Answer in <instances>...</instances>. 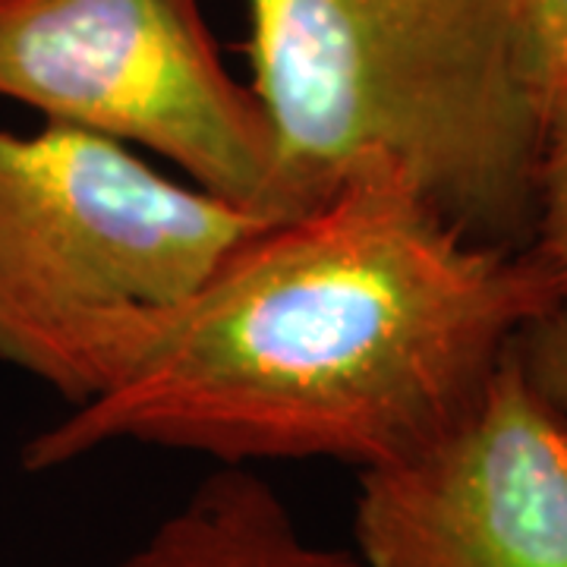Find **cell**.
Instances as JSON below:
<instances>
[{
  "label": "cell",
  "mask_w": 567,
  "mask_h": 567,
  "mask_svg": "<svg viewBox=\"0 0 567 567\" xmlns=\"http://www.w3.org/2000/svg\"><path fill=\"white\" fill-rule=\"evenodd\" d=\"M558 297L533 249L466 237L372 158L244 237L117 385L25 442L22 466L121 442L227 466L401 464L464 420Z\"/></svg>",
  "instance_id": "cell-1"
},
{
  "label": "cell",
  "mask_w": 567,
  "mask_h": 567,
  "mask_svg": "<svg viewBox=\"0 0 567 567\" xmlns=\"http://www.w3.org/2000/svg\"><path fill=\"white\" fill-rule=\"evenodd\" d=\"M252 92L300 205L372 158L480 244L529 249L543 104L517 0H246Z\"/></svg>",
  "instance_id": "cell-2"
},
{
  "label": "cell",
  "mask_w": 567,
  "mask_h": 567,
  "mask_svg": "<svg viewBox=\"0 0 567 567\" xmlns=\"http://www.w3.org/2000/svg\"><path fill=\"white\" fill-rule=\"evenodd\" d=\"M265 221L121 142L0 126V363L66 404L95 401Z\"/></svg>",
  "instance_id": "cell-3"
},
{
  "label": "cell",
  "mask_w": 567,
  "mask_h": 567,
  "mask_svg": "<svg viewBox=\"0 0 567 567\" xmlns=\"http://www.w3.org/2000/svg\"><path fill=\"white\" fill-rule=\"evenodd\" d=\"M0 99L177 164L262 218L297 215L259 95L199 0H0Z\"/></svg>",
  "instance_id": "cell-4"
},
{
  "label": "cell",
  "mask_w": 567,
  "mask_h": 567,
  "mask_svg": "<svg viewBox=\"0 0 567 567\" xmlns=\"http://www.w3.org/2000/svg\"><path fill=\"white\" fill-rule=\"evenodd\" d=\"M353 543L363 567H567V410L514 347L451 432L360 473Z\"/></svg>",
  "instance_id": "cell-5"
},
{
  "label": "cell",
  "mask_w": 567,
  "mask_h": 567,
  "mask_svg": "<svg viewBox=\"0 0 567 567\" xmlns=\"http://www.w3.org/2000/svg\"><path fill=\"white\" fill-rule=\"evenodd\" d=\"M114 567H363L357 551L309 543L275 486L218 464Z\"/></svg>",
  "instance_id": "cell-6"
},
{
  "label": "cell",
  "mask_w": 567,
  "mask_h": 567,
  "mask_svg": "<svg viewBox=\"0 0 567 567\" xmlns=\"http://www.w3.org/2000/svg\"><path fill=\"white\" fill-rule=\"evenodd\" d=\"M533 256L567 293V89L548 104L536 164Z\"/></svg>",
  "instance_id": "cell-7"
},
{
  "label": "cell",
  "mask_w": 567,
  "mask_h": 567,
  "mask_svg": "<svg viewBox=\"0 0 567 567\" xmlns=\"http://www.w3.org/2000/svg\"><path fill=\"white\" fill-rule=\"evenodd\" d=\"M524 58L546 121L548 104L567 89V0H517Z\"/></svg>",
  "instance_id": "cell-8"
},
{
  "label": "cell",
  "mask_w": 567,
  "mask_h": 567,
  "mask_svg": "<svg viewBox=\"0 0 567 567\" xmlns=\"http://www.w3.org/2000/svg\"><path fill=\"white\" fill-rule=\"evenodd\" d=\"M514 350L533 385L567 410V293L517 334Z\"/></svg>",
  "instance_id": "cell-9"
}]
</instances>
